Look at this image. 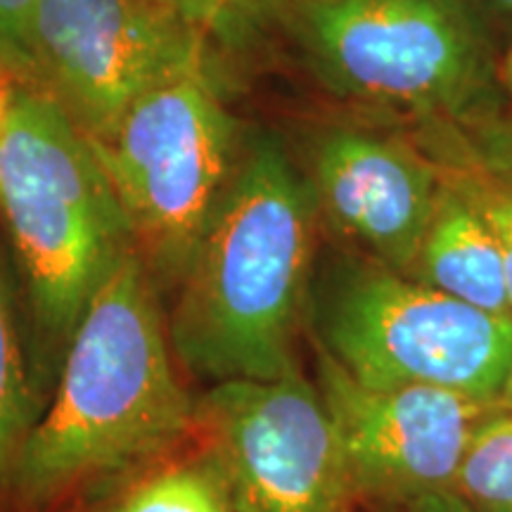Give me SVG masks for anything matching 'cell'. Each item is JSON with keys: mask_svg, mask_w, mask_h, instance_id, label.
I'll list each match as a JSON object with an SVG mask.
<instances>
[{"mask_svg": "<svg viewBox=\"0 0 512 512\" xmlns=\"http://www.w3.org/2000/svg\"><path fill=\"white\" fill-rule=\"evenodd\" d=\"M159 287L138 252L93 294L72 332L48 408L12 472L24 508L131 482L197 434Z\"/></svg>", "mask_w": 512, "mask_h": 512, "instance_id": "1", "label": "cell"}, {"mask_svg": "<svg viewBox=\"0 0 512 512\" xmlns=\"http://www.w3.org/2000/svg\"><path fill=\"white\" fill-rule=\"evenodd\" d=\"M318 207L278 138L254 136L219 211L176 285L169 313L178 366L209 384L292 370L309 302Z\"/></svg>", "mask_w": 512, "mask_h": 512, "instance_id": "2", "label": "cell"}, {"mask_svg": "<svg viewBox=\"0 0 512 512\" xmlns=\"http://www.w3.org/2000/svg\"><path fill=\"white\" fill-rule=\"evenodd\" d=\"M0 221L34 320L41 375L128 254L131 221L93 140L38 88L10 83L0 121Z\"/></svg>", "mask_w": 512, "mask_h": 512, "instance_id": "3", "label": "cell"}, {"mask_svg": "<svg viewBox=\"0 0 512 512\" xmlns=\"http://www.w3.org/2000/svg\"><path fill=\"white\" fill-rule=\"evenodd\" d=\"M285 24L330 98L399 124L508 110L503 43L470 0H292Z\"/></svg>", "mask_w": 512, "mask_h": 512, "instance_id": "4", "label": "cell"}, {"mask_svg": "<svg viewBox=\"0 0 512 512\" xmlns=\"http://www.w3.org/2000/svg\"><path fill=\"white\" fill-rule=\"evenodd\" d=\"M313 318L318 349L373 387L498 401L512 363V316L479 311L366 256L332 271Z\"/></svg>", "mask_w": 512, "mask_h": 512, "instance_id": "5", "label": "cell"}, {"mask_svg": "<svg viewBox=\"0 0 512 512\" xmlns=\"http://www.w3.org/2000/svg\"><path fill=\"white\" fill-rule=\"evenodd\" d=\"M157 287H176L219 211L242 145L214 72L178 76L143 95L93 143Z\"/></svg>", "mask_w": 512, "mask_h": 512, "instance_id": "6", "label": "cell"}, {"mask_svg": "<svg viewBox=\"0 0 512 512\" xmlns=\"http://www.w3.org/2000/svg\"><path fill=\"white\" fill-rule=\"evenodd\" d=\"M36 86L93 143L178 76L214 72L209 36L155 0H34Z\"/></svg>", "mask_w": 512, "mask_h": 512, "instance_id": "7", "label": "cell"}, {"mask_svg": "<svg viewBox=\"0 0 512 512\" xmlns=\"http://www.w3.org/2000/svg\"><path fill=\"white\" fill-rule=\"evenodd\" d=\"M197 434L238 512H354L335 425L302 370L211 384L197 401Z\"/></svg>", "mask_w": 512, "mask_h": 512, "instance_id": "8", "label": "cell"}, {"mask_svg": "<svg viewBox=\"0 0 512 512\" xmlns=\"http://www.w3.org/2000/svg\"><path fill=\"white\" fill-rule=\"evenodd\" d=\"M318 392L356 496L415 503L453 489L479 427L501 401L439 387H373L318 349Z\"/></svg>", "mask_w": 512, "mask_h": 512, "instance_id": "9", "label": "cell"}, {"mask_svg": "<svg viewBox=\"0 0 512 512\" xmlns=\"http://www.w3.org/2000/svg\"><path fill=\"white\" fill-rule=\"evenodd\" d=\"M318 216L361 256L411 273L437 209L441 169L406 124L361 114L323 126L304 171Z\"/></svg>", "mask_w": 512, "mask_h": 512, "instance_id": "10", "label": "cell"}, {"mask_svg": "<svg viewBox=\"0 0 512 512\" xmlns=\"http://www.w3.org/2000/svg\"><path fill=\"white\" fill-rule=\"evenodd\" d=\"M408 275L479 311L512 316L503 256L494 233L444 174L437 209Z\"/></svg>", "mask_w": 512, "mask_h": 512, "instance_id": "11", "label": "cell"}, {"mask_svg": "<svg viewBox=\"0 0 512 512\" xmlns=\"http://www.w3.org/2000/svg\"><path fill=\"white\" fill-rule=\"evenodd\" d=\"M41 384L36 358L22 335L8 254L0 245V498L10 494L19 453L43 415Z\"/></svg>", "mask_w": 512, "mask_h": 512, "instance_id": "12", "label": "cell"}, {"mask_svg": "<svg viewBox=\"0 0 512 512\" xmlns=\"http://www.w3.org/2000/svg\"><path fill=\"white\" fill-rule=\"evenodd\" d=\"M91 512H238L219 463L200 453L166 458L117 491Z\"/></svg>", "mask_w": 512, "mask_h": 512, "instance_id": "13", "label": "cell"}, {"mask_svg": "<svg viewBox=\"0 0 512 512\" xmlns=\"http://www.w3.org/2000/svg\"><path fill=\"white\" fill-rule=\"evenodd\" d=\"M453 494L475 512H512V413L479 427L453 482Z\"/></svg>", "mask_w": 512, "mask_h": 512, "instance_id": "14", "label": "cell"}, {"mask_svg": "<svg viewBox=\"0 0 512 512\" xmlns=\"http://www.w3.org/2000/svg\"><path fill=\"white\" fill-rule=\"evenodd\" d=\"M413 136L422 147L446 150L475 162L512 185V110L496 117L475 121V124H444V121H425L411 126Z\"/></svg>", "mask_w": 512, "mask_h": 512, "instance_id": "15", "label": "cell"}, {"mask_svg": "<svg viewBox=\"0 0 512 512\" xmlns=\"http://www.w3.org/2000/svg\"><path fill=\"white\" fill-rule=\"evenodd\" d=\"M425 150L439 164L441 174L472 202V207L482 214L486 226L494 233L496 245L503 256L505 285H508L512 311V185L470 162V159L453 155V152L430 150V147H425Z\"/></svg>", "mask_w": 512, "mask_h": 512, "instance_id": "16", "label": "cell"}, {"mask_svg": "<svg viewBox=\"0 0 512 512\" xmlns=\"http://www.w3.org/2000/svg\"><path fill=\"white\" fill-rule=\"evenodd\" d=\"M31 5L34 0H0V74L10 83L36 86L34 48H31Z\"/></svg>", "mask_w": 512, "mask_h": 512, "instance_id": "17", "label": "cell"}, {"mask_svg": "<svg viewBox=\"0 0 512 512\" xmlns=\"http://www.w3.org/2000/svg\"><path fill=\"white\" fill-rule=\"evenodd\" d=\"M202 29L207 36L235 38L245 24L247 0H155Z\"/></svg>", "mask_w": 512, "mask_h": 512, "instance_id": "18", "label": "cell"}, {"mask_svg": "<svg viewBox=\"0 0 512 512\" xmlns=\"http://www.w3.org/2000/svg\"><path fill=\"white\" fill-rule=\"evenodd\" d=\"M503 48L512 46V0H470Z\"/></svg>", "mask_w": 512, "mask_h": 512, "instance_id": "19", "label": "cell"}, {"mask_svg": "<svg viewBox=\"0 0 512 512\" xmlns=\"http://www.w3.org/2000/svg\"><path fill=\"white\" fill-rule=\"evenodd\" d=\"M411 508L413 512H475L465 501H460L453 491L422 498V501L411 503Z\"/></svg>", "mask_w": 512, "mask_h": 512, "instance_id": "20", "label": "cell"}, {"mask_svg": "<svg viewBox=\"0 0 512 512\" xmlns=\"http://www.w3.org/2000/svg\"><path fill=\"white\" fill-rule=\"evenodd\" d=\"M501 79H503V88L505 95H508V105L512 110V46L503 53V64H501Z\"/></svg>", "mask_w": 512, "mask_h": 512, "instance_id": "21", "label": "cell"}, {"mask_svg": "<svg viewBox=\"0 0 512 512\" xmlns=\"http://www.w3.org/2000/svg\"><path fill=\"white\" fill-rule=\"evenodd\" d=\"M498 401H501V406L505 408V411L512 413V363H510L508 375H505V382H503V389H501V396H498Z\"/></svg>", "mask_w": 512, "mask_h": 512, "instance_id": "22", "label": "cell"}, {"mask_svg": "<svg viewBox=\"0 0 512 512\" xmlns=\"http://www.w3.org/2000/svg\"><path fill=\"white\" fill-rule=\"evenodd\" d=\"M3 76V74H0ZM5 100H8V91L3 88V81H0V121H3V112H5Z\"/></svg>", "mask_w": 512, "mask_h": 512, "instance_id": "23", "label": "cell"}]
</instances>
